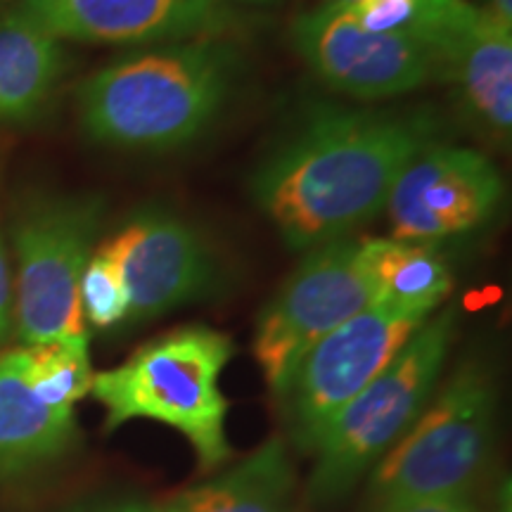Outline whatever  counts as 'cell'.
Here are the masks:
<instances>
[{"instance_id":"cell-1","label":"cell","mask_w":512,"mask_h":512,"mask_svg":"<svg viewBox=\"0 0 512 512\" xmlns=\"http://www.w3.org/2000/svg\"><path fill=\"white\" fill-rule=\"evenodd\" d=\"M439 133V119L422 110L323 105L259 166L254 202L292 249L342 240L387 207L399 176Z\"/></svg>"},{"instance_id":"cell-2","label":"cell","mask_w":512,"mask_h":512,"mask_svg":"<svg viewBox=\"0 0 512 512\" xmlns=\"http://www.w3.org/2000/svg\"><path fill=\"white\" fill-rule=\"evenodd\" d=\"M238 74V48L219 38L126 55L81 83V128L121 150L183 147L214 124Z\"/></svg>"},{"instance_id":"cell-3","label":"cell","mask_w":512,"mask_h":512,"mask_svg":"<svg viewBox=\"0 0 512 512\" xmlns=\"http://www.w3.org/2000/svg\"><path fill=\"white\" fill-rule=\"evenodd\" d=\"M235 347L207 325H185L152 339L119 368L93 375L91 392L107 411V432L128 420H157L176 427L195 446L204 470L230 456L228 401L223 368Z\"/></svg>"},{"instance_id":"cell-4","label":"cell","mask_w":512,"mask_h":512,"mask_svg":"<svg viewBox=\"0 0 512 512\" xmlns=\"http://www.w3.org/2000/svg\"><path fill=\"white\" fill-rule=\"evenodd\" d=\"M498 392L484 363H463L375 467V508L465 496L494 441Z\"/></svg>"},{"instance_id":"cell-5","label":"cell","mask_w":512,"mask_h":512,"mask_svg":"<svg viewBox=\"0 0 512 512\" xmlns=\"http://www.w3.org/2000/svg\"><path fill=\"white\" fill-rule=\"evenodd\" d=\"M102 216L100 195L41 192L19 204L12 223L17 256L12 323L24 347L88 339L79 285Z\"/></svg>"},{"instance_id":"cell-6","label":"cell","mask_w":512,"mask_h":512,"mask_svg":"<svg viewBox=\"0 0 512 512\" xmlns=\"http://www.w3.org/2000/svg\"><path fill=\"white\" fill-rule=\"evenodd\" d=\"M456 332L451 309L427 318L392 363L337 415L318 441L309 496L318 503L342 498L358 477L411 430L430 403Z\"/></svg>"},{"instance_id":"cell-7","label":"cell","mask_w":512,"mask_h":512,"mask_svg":"<svg viewBox=\"0 0 512 512\" xmlns=\"http://www.w3.org/2000/svg\"><path fill=\"white\" fill-rule=\"evenodd\" d=\"M373 304L358 242L342 238L309 249L256 320L254 358L271 392L283 399L302 358Z\"/></svg>"},{"instance_id":"cell-8","label":"cell","mask_w":512,"mask_h":512,"mask_svg":"<svg viewBox=\"0 0 512 512\" xmlns=\"http://www.w3.org/2000/svg\"><path fill=\"white\" fill-rule=\"evenodd\" d=\"M427 318L373 304L320 339L283 394L294 441L313 451L337 415L394 361Z\"/></svg>"},{"instance_id":"cell-9","label":"cell","mask_w":512,"mask_h":512,"mask_svg":"<svg viewBox=\"0 0 512 512\" xmlns=\"http://www.w3.org/2000/svg\"><path fill=\"white\" fill-rule=\"evenodd\" d=\"M292 43L320 81L356 100L396 98L441 79L437 57L420 41L361 29L339 5L294 19Z\"/></svg>"},{"instance_id":"cell-10","label":"cell","mask_w":512,"mask_h":512,"mask_svg":"<svg viewBox=\"0 0 512 512\" xmlns=\"http://www.w3.org/2000/svg\"><path fill=\"white\" fill-rule=\"evenodd\" d=\"M117 264L128 294V320L145 323L219 290L214 249L181 216L140 207L100 245Z\"/></svg>"},{"instance_id":"cell-11","label":"cell","mask_w":512,"mask_h":512,"mask_svg":"<svg viewBox=\"0 0 512 512\" xmlns=\"http://www.w3.org/2000/svg\"><path fill=\"white\" fill-rule=\"evenodd\" d=\"M503 192V176L489 157L437 143L403 171L389 195L392 238L432 245L470 233L494 219Z\"/></svg>"},{"instance_id":"cell-12","label":"cell","mask_w":512,"mask_h":512,"mask_svg":"<svg viewBox=\"0 0 512 512\" xmlns=\"http://www.w3.org/2000/svg\"><path fill=\"white\" fill-rule=\"evenodd\" d=\"M55 38L83 43H155L223 27V0H22Z\"/></svg>"},{"instance_id":"cell-13","label":"cell","mask_w":512,"mask_h":512,"mask_svg":"<svg viewBox=\"0 0 512 512\" xmlns=\"http://www.w3.org/2000/svg\"><path fill=\"white\" fill-rule=\"evenodd\" d=\"M74 434V413L50 408L31 387L22 347L0 351V477L62 456Z\"/></svg>"},{"instance_id":"cell-14","label":"cell","mask_w":512,"mask_h":512,"mask_svg":"<svg viewBox=\"0 0 512 512\" xmlns=\"http://www.w3.org/2000/svg\"><path fill=\"white\" fill-rule=\"evenodd\" d=\"M64 74L60 38L22 8L0 15V124L36 119Z\"/></svg>"},{"instance_id":"cell-15","label":"cell","mask_w":512,"mask_h":512,"mask_svg":"<svg viewBox=\"0 0 512 512\" xmlns=\"http://www.w3.org/2000/svg\"><path fill=\"white\" fill-rule=\"evenodd\" d=\"M482 10V8H479ZM441 79L453 81L465 105L496 136L512 131V29L482 10L479 22L441 62Z\"/></svg>"},{"instance_id":"cell-16","label":"cell","mask_w":512,"mask_h":512,"mask_svg":"<svg viewBox=\"0 0 512 512\" xmlns=\"http://www.w3.org/2000/svg\"><path fill=\"white\" fill-rule=\"evenodd\" d=\"M292 460L273 437L214 482L195 486L166 503V512H294Z\"/></svg>"},{"instance_id":"cell-17","label":"cell","mask_w":512,"mask_h":512,"mask_svg":"<svg viewBox=\"0 0 512 512\" xmlns=\"http://www.w3.org/2000/svg\"><path fill=\"white\" fill-rule=\"evenodd\" d=\"M375 304L432 316L453 290V275L437 249L425 242L370 238L358 242Z\"/></svg>"},{"instance_id":"cell-18","label":"cell","mask_w":512,"mask_h":512,"mask_svg":"<svg viewBox=\"0 0 512 512\" xmlns=\"http://www.w3.org/2000/svg\"><path fill=\"white\" fill-rule=\"evenodd\" d=\"M24 368L34 392L57 411L74 413V406L91 392L93 368L88 339L22 347Z\"/></svg>"},{"instance_id":"cell-19","label":"cell","mask_w":512,"mask_h":512,"mask_svg":"<svg viewBox=\"0 0 512 512\" xmlns=\"http://www.w3.org/2000/svg\"><path fill=\"white\" fill-rule=\"evenodd\" d=\"M83 320L95 328H114L128 320V294L117 264L105 249H93L91 259L83 268L79 285Z\"/></svg>"},{"instance_id":"cell-20","label":"cell","mask_w":512,"mask_h":512,"mask_svg":"<svg viewBox=\"0 0 512 512\" xmlns=\"http://www.w3.org/2000/svg\"><path fill=\"white\" fill-rule=\"evenodd\" d=\"M12 311H15V287H12L8 249H5L3 230H0V342L8 337L12 328Z\"/></svg>"},{"instance_id":"cell-21","label":"cell","mask_w":512,"mask_h":512,"mask_svg":"<svg viewBox=\"0 0 512 512\" xmlns=\"http://www.w3.org/2000/svg\"><path fill=\"white\" fill-rule=\"evenodd\" d=\"M375 512H479L465 496L456 498H425V501H411L389 508H375Z\"/></svg>"},{"instance_id":"cell-22","label":"cell","mask_w":512,"mask_h":512,"mask_svg":"<svg viewBox=\"0 0 512 512\" xmlns=\"http://www.w3.org/2000/svg\"><path fill=\"white\" fill-rule=\"evenodd\" d=\"M76 512H166L164 505L145 503V501H114V503H100L93 508H83Z\"/></svg>"},{"instance_id":"cell-23","label":"cell","mask_w":512,"mask_h":512,"mask_svg":"<svg viewBox=\"0 0 512 512\" xmlns=\"http://www.w3.org/2000/svg\"><path fill=\"white\" fill-rule=\"evenodd\" d=\"M491 19H496L498 24L512 29V0H486L482 8Z\"/></svg>"},{"instance_id":"cell-24","label":"cell","mask_w":512,"mask_h":512,"mask_svg":"<svg viewBox=\"0 0 512 512\" xmlns=\"http://www.w3.org/2000/svg\"><path fill=\"white\" fill-rule=\"evenodd\" d=\"M325 3H330V5H351V3H356V0H325Z\"/></svg>"},{"instance_id":"cell-25","label":"cell","mask_w":512,"mask_h":512,"mask_svg":"<svg viewBox=\"0 0 512 512\" xmlns=\"http://www.w3.org/2000/svg\"><path fill=\"white\" fill-rule=\"evenodd\" d=\"M245 3H271V0H245Z\"/></svg>"}]
</instances>
